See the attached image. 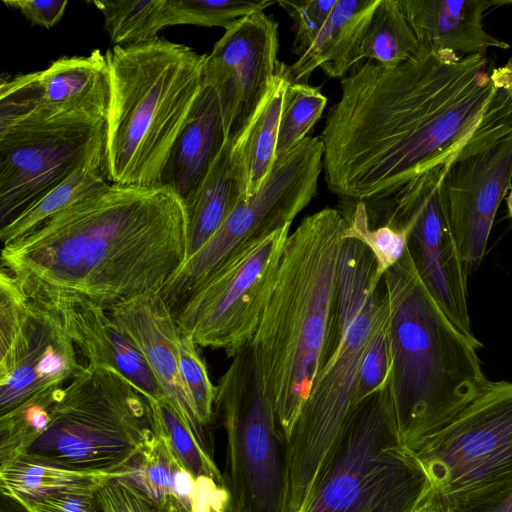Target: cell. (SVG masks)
I'll return each mask as SVG.
<instances>
[{
	"label": "cell",
	"mask_w": 512,
	"mask_h": 512,
	"mask_svg": "<svg viewBox=\"0 0 512 512\" xmlns=\"http://www.w3.org/2000/svg\"><path fill=\"white\" fill-rule=\"evenodd\" d=\"M127 477L162 505L175 498L187 512H198L223 486L211 479H196L177 459L161 430L129 468Z\"/></svg>",
	"instance_id": "cell-25"
},
{
	"label": "cell",
	"mask_w": 512,
	"mask_h": 512,
	"mask_svg": "<svg viewBox=\"0 0 512 512\" xmlns=\"http://www.w3.org/2000/svg\"><path fill=\"white\" fill-rule=\"evenodd\" d=\"M506 204L509 217L512 218V186L508 191V196L506 197Z\"/></svg>",
	"instance_id": "cell-47"
},
{
	"label": "cell",
	"mask_w": 512,
	"mask_h": 512,
	"mask_svg": "<svg viewBox=\"0 0 512 512\" xmlns=\"http://www.w3.org/2000/svg\"><path fill=\"white\" fill-rule=\"evenodd\" d=\"M338 0L277 1L292 18V52L299 57L309 48L330 17Z\"/></svg>",
	"instance_id": "cell-39"
},
{
	"label": "cell",
	"mask_w": 512,
	"mask_h": 512,
	"mask_svg": "<svg viewBox=\"0 0 512 512\" xmlns=\"http://www.w3.org/2000/svg\"><path fill=\"white\" fill-rule=\"evenodd\" d=\"M273 0H168L171 24L227 28L234 21L263 12Z\"/></svg>",
	"instance_id": "cell-35"
},
{
	"label": "cell",
	"mask_w": 512,
	"mask_h": 512,
	"mask_svg": "<svg viewBox=\"0 0 512 512\" xmlns=\"http://www.w3.org/2000/svg\"><path fill=\"white\" fill-rule=\"evenodd\" d=\"M167 502L168 512H187L185 508L175 498H170Z\"/></svg>",
	"instance_id": "cell-46"
},
{
	"label": "cell",
	"mask_w": 512,
	"mask_h": 512,
	"mask_svg": "<svg viewBox=\"0 0 512 512\" xmlns=\"http://www.w3.org/2000/svg\"><path fill=\"white\" fill-rule=\"evenodd\" d=\"M422 48L447 51L460 57L484 55L490 48L508 49L509 44L483 27L485 10L499 5L495 0H400Z\"/></svg>",
	"instance_id": "cell-22"
},
{
	"label": "cell",
	"mask_w": 512,
	"mask_h": 512,
	"mask_svg": "<svg viewBox=\"0 0 512 512\" xmlns=\"http://www.w3.org/2000/svg\"><path fill=\"white\" fill-rule=\"evenodd\" d=\"M103 15L104 28L114 46L154 39L172 26L168 0H103L91 2Z\"/></svg>",
	"instance_id": "cell-30"
},
{
	"label": "cell",
	"mask_w": 512,
	"mask_h": 512,
	"mask_svg": "<svg viewBox=\"0 0 512 512\" xmlns=\"http://www.w3.org/2000/svg\"><path fill=\"white\" fill-rule=\"evenodd\" d=\"M414 512H440L438 498L433 488Z\"/></svg>",
	"instance_id": "cell-45"
},
{
	"label": "cell",
	"mask_w": 512,
	"mask_h": 512,
	"mask_svg": "<svg viewBox=\"0 0 512 512\" xmlns=\"http://www.w3.org/2000/svg\"><path fill=\"white\" fill-rule=\"evenodd\" d=\"M113 474L63 467L22 455L0 466V492L19 501L40 500L61 493L96 492Z\"/></svg>",
	"instance_id": "cell-27"
},
{
	"label": "cell",
	"mask_w": 512,
	"mask_h": 512,
	"mask_svg": "<svg viewBox=\"0 0 512 512\" xmlns=\"http://www.w3.org/2000/svg\"><path fill=\"white\" fill-rule=\"evenodd\" d=\"M378 1L338 0L309 48L287 66L290 82L299 83L318 67L334 78L353 68L357 46Z\"/></svg>",
	"instance_id": "cell-23"
},
{
	"label": "cell",
	"mask_w": 512,
	"mask_h": 512,
	"mask_svg": "<svg viewBox=\"0 0 512 512\" xmlns=\"http://www.w3.org/2000/svg\"><path fill=\"white\" fill-rule=\"evenodd\" d=\"M447 161L409 181L390 198L386 223L408 232V250L424 285L455 326L473 343L467 304V277L442 199Z\"/></svg>",
	"instance_id": "cell-16"
},
{
	"label": "cell",
	"mask_w": 512,
	"mask_h": 512,
	"mask_svg": "<svg viewBox=\"0 0 512 512\" xmlns=\"http://www.w3.org/2000/svg\"><path fill=\"white\" fill-rule=\"evenodd\" d=\"M106 308L142 354L165 395L195 436L214 454L213 440L199 420L194 402L181 375L180 329L172 310L160 293L137 295Z\"/></svg>",
	"instance_id": "cell-19"
},
{
	"label": "cell",
	"mask_w": 512,
	"mask_h": 512,
	"mask_svg": "<svg viewBox=\"0 0 512 512\" xmlns=\"http://www.w3.org/2000/svg\"><path fill=\"white\" fill-rule=\"evenodd\" d=\"M101 512H168V507L149 495L127 476L113 477L95 492Z\"/></svg>",
	"instance_id": "cell-38"
},
{
	"label": "cell",
	"mask_w": 512,
	"mask_h": 512,
	"mask_svg": "<svg viewBox=\"0 0 512 512\" xmlns=\"http://www.w3.org/2000/svg\"><path fill=\"white\" fill-rule=\"evenodd\" d=\"M103 165L104 161H96L78 169L2 226V244H8L26 235L60 211L105 188L109 183Z\"/></svg>",
	"instance_id": "cell-29"
},
{
	"label": "cell",
	"mask_w": 512,
	"mask_h": 512,
	"mask_svg": "<svg viewBox=\"0 0 512 512\" xmlns=\"http://www.w3.org/2000/svg\"><path fill=\"white\" fill-rule=\"evenodd\" d=\"M106 120L27 115L0 124V223L87 164L104 161Z\"/></svg>",
	"instance_id": "cell-15"
},
{
	"label": "cell",
	"mask_w": 512,
	"mask_h": 512,
	"mask_svg": "<svg viewBox=\"0 0 512 512\" xmlns=\"http://www.w3.org/2000/svg\"><path fill=\"white\" fill-rule=\"evenodd\" d=\"M20 502L29 512H101L93 491L61 493Z\"/></svg>",
	"instance_id": "cell-40"
},
{
	"label": "cell",
	"mask_w": 512,
	"mask_h": 512,
	"mask_svg": "<svg viewBox=\"0 0 512 512\" xmlns=\"http://www.w3.org/2000/svg\"><path fill=\"white\" fill-rule=\"evenodd\" d=\"M244 196L241 167L232 153L229 138L199 189L184 202L187 214L185 260L212 237Z\"/></svg>",
	"instance_id": "cell-24"
},
{
	"label": "cell",
	"mask_w": 512,
	"mask_h": 512,
	"mask_svg": "<svg viewBox=\"0 0 512 512\" xmlns=\"http://www.w3.org/2000/svg\"><path fill=\"white\" fill-rule=\"evenodd\" d=\"M346 219L324 208L289 234L251 346L287 439L324 364L334 328Z\"/></svg>",
	"instance_id": "cell-3"
},
{
	"label": "cell",
	"mask_w": 512,
	"mask_h": 512,
	"mask_svg": "<svg viewBox=\"0 0 512 512\" xmlns=\"http://www.w3.org/2000/svg\"><path fill=\"white\" fill-rule=\"evenodd\" d=\"M105 55L110 79L105 177L112 184L160 187L203 86L206 55L159 36L114 46Z\"/></svg>",
	"instance_id": "cell-5"
},
{
	"label": "cell",
	"mask_w": 512,
	"mask_h": 512,
	"mask_svg": "<svg viewBox=\"0 0 512 512\" xmlns=\"http://www.w3.org/2000/svg\"><path fill=\"white\" fill-rule=\"evenodd\" d=\"M27 284L39 288L57 308L86 364L113 368L151 400L166 396L142 354L107 308L74 293Z\"/></svg>",
	"instance_id": "cell-20"
},
{
	"label": "cell",
	"mask_w": 512,
	"mask_h": 512,
	"mask_svg": "<svg viewBox=\"0 0 512 512\" xmlns=\"http://www.w3.org/2000/svg\"><path fill=\"white\" fill-rule=\"evenodd\" d=\"M159 429L166 436L177 459L196 478L211 479L221 485L222 472L208 451L195 436L171 400L164 396L151 400Z\"/></svg>",
	"instance_id": "cell-32"
},
{
	"label": "cell",
	"mask_w": 512,
	"mask_h": 512,
	"mask_svg": "<svg viewBox=\"0 0 512 512\" xmlns=\"http://www.w3.org/2000/svg\"><path fill=\"white\" fill-rule=\"evenodd\" d=\"M343 238L356 239L372 252L377 274L381 277L404 256L408 247V232L405 228L386 222L371 228L364 201L356 203L351 218L346 222Z\"/></svg>",
	"instance_id": "cell-34"
},
{
	"label": "cell",
	"mask_w": 512,
	"mask_h": 512,
	"mask_svg": "<svg viewBox=\"0 0 512 512\" xmlns=\"http://www.w3.org/2000/svg\"><path fill=\"white\" fill-rule=\"evenodd\" d=\"M159 433L151 399L108 366L87 364L61 391L25 455L75 470L128 476Z\"/></svg>",
	"instance_id": "cell-7"
},
{
	"label": "cell",
	"mask_w": 512,
	"mask_h": 512,
	"mask_svg": "<svg viewBox=\"0 0 512 512\" xmlns=\"http://www.w3.org/2000/svg\"><path fill=\"white\" fill-rule=\"evenodd\" d=\"M215 418L226 434L223 487L229 512H288V443L251 344L216 385Z\"/></svg>",
	"instance_id": "cell-9"
},
{
	"label": "cell",
	"mask_w": 512,
	"mask_h": 512,
	"mask_svg": "<svg viewBox=\"0 0 512 512\" xmlns=\"http://www.w3.org/2000/svg\"><path fill=\"white\" fill-rule=\"evenodd\" d=\"M37 287L0 273V414L64 388L87 365Z\"/></svg>",
	"instance_id": "cell-12"
},
{
	"label": "cell",
	"mask_w": 512,
	"mask_h": 512,
	"mask_svg": "<svg viewBox=\"0 0 512 512\" xmlns=\"http://www.w3.org/2000/svg\"><path fill=\"white\" fill-rule=\"evenodd\" d=\"M389 303L388 388L402 442L414 449L450 423L488 380L477 351L421 280L410 252L383 275Z\"/></svg>",
	"instance_id": "cell-4"
},
{
	"label": "cell",
	"mask_w": 512,
	"mask_h": 512,
	"mask_svg": "<svg viewBox=\"0 0 512 512\" xmlns=\"http://www.w3.org/2000/svg\"><path fill=\"white\" fill-rule=\"evenodd\" d=\"M179 357L182 378L194 402L201 424L208 429L215 419L216 386L192 338L180 331Z\"/></svg>",
	"instance_id": "cell-37"
},
{
	"label": "cell",
	"mask_w": 512,
	"mask_h": 512,
	"mask_svg": "<svg viewBox=\"0 0 512 512\" xmlns=\"http://www.w3.org/2000/svg\"><path fill=\"white\" fill-rule=\"evenodd\" d=\"M186 249V209L174 191L109 183L3 245L1 269L106 308L160 292Z\"/></svg>",
	"instance_id": "cell-2"
},
{
	"label": "cell",
	"mask_w": 512,
	"mask_h": 512,
	"mask_svg": "<svg viewBox=\"0 0 512 512\" xmlns=\"http://www.w3.org/2000/svg\"><path fill=\"white\" fill-rule=\"evenodd\" d=\"M289 83L287 65L280 63L257 111L241 134L232 140V153L241 167L244 198L260 189L275 163L283 100Z\"/></svg>",
	"instance_id": "cell-26"
},
{
	"label": "cell",
	"mask_w": 512,
	"mask_h": 512,
	"mask_svg": "<svg viewBox=\"0 0 512 512\" xmlns=\"http://www.w3.org/2000/svg\"><path fill=\"white\" fill-rule=\"evenodd\" d=\"M387 302L372 252L344 239L326 360L288 438V512H300L354 407L360 364Z\"/></svg>",
	"instance_id": "cell-6"
},
{
	"label": "cell",
	"mask_w": 512,
	"mask_h": 512,
	"mask_svg": "<svg viewBox=\"0 0 512 512\" xmlns=\"http://www.w3.org/2000/svg\"><path fill=\"white\" fill-rule=\"evenodd\" d=\"M431 489L387 385L353 407L300 512H414Z\"/></svg>",
	"instance_id": "cell-8"
},
{
	"label": "cell",
	"mask_w": 512,
	"mask_h": 512,
	"mask_svg": "<svg viewBox=\"0 0 512 512\" xmlns=\"http://www.w3.org/2000/svg\"><path fill=\"white\" fill-rule=\"evenodd\" d=\"M278 47L277 22L256 12L225 28L206 55L203 83L218 95L230 139L246 128L268 93L281 63Z\"/></svg>",
	"instance_id": "cell-17"
},
{
	"label": "cell",
	"mask_w": 512,
	"mask_h": 512,
	"mask_svg": "<svg viewBox=\"0 0 512 512\" xmlns=\"http://www.w3.org/2000/svg\"><path fill=\"white\" fill-rule=\"evenodd\" d=\"M497 84L484 55L423 49L393 67L357 65L319 136L329 190L358 201L395 194L449 159Z\"/></svg>",
	"instance_id": "cell-1"
},
{
	"label": "cell",
	"mask_w": 512,
	"mask_h": 512,
	"mask_svg": "<svg viewBox=\"0 0 512 512\" xmlns=\"http://www.w3.org/2000/svg\"><path fill=\"white\" fill-rule=\"evenodd\" d=\"M323 154L320 138L306 137L276 158L260 189L239 201L220 228L160 290L172 311L241 246L292 224L316 195Z\"/></svg>",
	"instance_id": "cell-13"
},
{
	"label": "cell",
	"mask_w": 512,
	"mask_h": 512,
	"mask_svg": "<svg viewBox=\"0 0 512 512\" xmlns=\"http://www.w3.org/2000/svg\"><path fill=\"white\" fill-rule=\"evenodd\" d=\"M412 451L443 502L486 497L512 483V382L490 381L450 423Z\"/></svg>",
	"instance_id": "cell-11"
},
{
	"label": "cell",
	"mask_w": 512,
	"mask_h": 512,
	"mask_svg": "<svg viewBox=\"0 0 512 512\" xmlns=\"http://www.w3.org/2000/svg\"><path fill=\"white\" fill-rule=\"evenodd\" d=\"M327 98L319 88L290 82L286 88L276 146V158L303 141L320 119Z\"/></svg>",
	"instance_id": "cell-33"
},
{
	"label": "cell",
	"mask_w": 512,
	"mask_h": 512,
	"mask_svg": "<svg viewBox=\"0 0 512 512\" xmlns=\"http://www.w3.org/2000/svg\"><path fill=\"white\" fill-rule=\"evenodd\" d=\"M200 512H229L228 511V494L223 493L213 499L204 509Z\"/></svg>",
	"instance_id": "cell-44"
},
{
	"label": "cell",
	"mask_w": 512,
	"mask_h": 512,
	"mask_svg": "<svg viewBox=\"0 0 512 512\" xmlns=\"http://www.w3.org/2000/svg\"><path fill=\"white\" fill-rule=\"evenodd\" d=\"M423 49L400 0H379L357 46L354 63L370 60L393 67L417 57Z\"/></svg>",
	"instance_id": "cell-28"
},
{
	"label": "cell",
	"mask_w": 512,
	"mask_h": 512,
	"mask_svg": "<svg viewBox=\"0 0 512 512\" xmlns=\"http://www.w3.org/2000/svg\"><path fill=\"white\" fill-rule=\"evenodd\" d=\"M438 502L440 512H512V483L486 497L455 502L438 498Z\"/></svg>",
	"instance_id": "cell-42"
},
{
	"label": "cell",
	"mask_w": 512,
	"mask_h": 512,
	"mask_svg": "<svg viewBox=\"0 0 512 512\" xmlns=\"http://www.w3.org/2000/svg\"><path fill=\"white\" fill-rule=\"evenodd\" d=\"M0 512H29L16 498L0 492Z\"/></svg>",
	"instance_id": "cell-43"
},
{
	"label": "cell",
	"mask_w": 512,
	"mask_h": 512,
	"mask_svg": "<svg viewBox=\"0 0 512 512\" xmlns=\"http://www.w3.org/2000/svg\"><path fill=\"white\" fill-rule=\"evenodd\" d=\"M229 137L216 91L203 83L164 167L160 187L184 202L199 189Z\"/></svg>",
	"instance_id": "cell-21"
},
{
	"label": "cell",
	"mask_w": 512,
	"mask_h": 512,
	"mask_svg": "<svg viewBox=\"0 0 512 512\" xmlns=\"http://www.w3.org/2000/svg\"><path fill=\"white\" fill-rule=\"evenodd\" d=\"M110 79L106 55L62 57L46 69L1 78L0 124L27 115L106 120Z\"/></svg>",
	"instance_id": "cell-18"
},
{
	"label": "cell",
	"mask_w": 512,
	"mask_h": 512,
	"mask_svg": "<svg viewBox=\"0 0 512 512\" xmlns=\"http://www.w3.org/2000/svg\"><path fill=\"white\" fill-rule=\"evenodd\" d=\"M291 224L237 249L174 311L197 346L233 358L252 343L275 285Z\"/></svg>",
	"instance_id": "cell-14"
},
{
	"label": "cell",
	"mask_w": 512,
	"mask_h": 512,
	"mask_svg": "<svg viewBox=\"0 0 512 512\" xmlns=\"http://www.w3.org/2000/svg\"><path fill=\"white\" fill-rule=\"evenodd\" d=\"M62 389L43 393L0 414V466L25 455L46 430Z\"/></svg>",
	"instance_id": "cell-31"
},
{
	"label": "cell",
	"mask_w": 512,
	"mask_h": 512,
	"mask_svg": "<svg viewBox=\"0 0 512 512\" xmlns=\"http://www.w3.org/2000/svg\"><path fill=\"white\" fill-rule=\"evenodd\" d=\"M497 90L447 160L442 199L467 274L481 263L512 181V59L496 68Z\"/></svg>",
	"instance_id": "cell-10"
},
{
	"label": "cell",
	"mask_w": 512,
	"mask_h": 512,
	"mask_svg": "<svg viewBox=\"0 0 512 512\" xmlns=\"http://www.w3.org/2000/svg\"><path fill=\"white\" fill-rule=\"evenodd\" d=\"M2 3L17 9L32 24L49 29L61 20L68 2L66 0H3Z\"/></svg>",
	"instance_id": "cell-41"
},
{
	"label": "cell",
	"mask_w": 512,
	"mask_h": 512,
	"mask_svg": "<svg viewBox=\"0 0 512 512\" xmlns=\"http://www.w3.org/2000/svg\"><path fill=\"white\" fill-rule=\"evenodd\" d=\"M391 369L389 303L382 308L363 355L356 382L354 406L388 385Z\"/></svg>",
	"instance_id": "cell-36"
}]
</instances>
